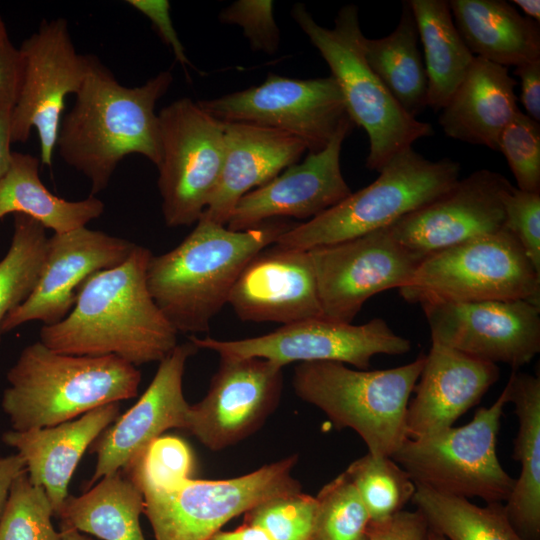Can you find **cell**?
Instances as JSON below:
<instances>
[{
    "label": "cell",
    "instance_id": "cell-17",
    "mask_svg": "<svg viewBox=\"0 0 540 540\" xmlns=\"http://www.w3.org/2000/svg\"><path fill=\"white\" fill-rule=\"evenodd\" d=\"M282 368L263 358L220 357L207 394L190 406L186 431L212 451L249 437L279 404Z\"/></svg>",
    "mask_w": 540,
    "mask_h": 540
},
{
    "label": "cell",
    "instance_id": "cell-25",
    "mask_svg": "<svg viewBox=\"0 0 540 540\" xmlns=\"http://www.w3.org/2000/svg\"><path fill=\"white\" fill-rule=\"evenodd\" d=\"M119 402L100 406L55 426L8 430L2 442L25 461L30 481L45 491L54 515L68 497V485L85 450L119 417Z\"/></svg>",
    "mask_w": 540,
    "mask_h": 540
},
{
    "label": "cell",
    "instance_id": "cell-24",
    "mask_svg": "<svg viewBox=\"0 0 540 540\" xmlns=\"http://www.w3.org/2000/svg\"><path fill=\"white\" fill-rule=\"evenodd\" d=\"M225 155L218 185L201 217L227 225L237 202L298 163L305 144L287 132L224 122Z\"/></svg>",
    "mask_w": 540,
    "mask_h": 540
},
{
    "label": "cell",
    "instance_id": "cell-33",
    "mask_svg": "<svg viewBox=\"0 0 540 540\" xmlns=\"http://www.w3.org/2000/svg\"><path fill=\"white\" fill-rule=\"evenodd\" d=\"M412 503L447 540H526L511 524L504 504L478 506L469 499L416 485Z\"/></svg>",
    "mask_w": 540,
    "mask_h": 540
},
{
    "label": "cell",
    "instance_id": "cell-43",
    "mask_svg": "<svg viewBox=\"0 0 540 540\" xmlns=\"http://www.w3.org/2000/svg\"><path fill=\"white\" fill-rule=\"evenodd\" d=\"M430 526L418 510H401L380 520L370 521L365 536L367 540H429Z\"/></svg>",
    "mask_w": 540,
    "mask_h": 540
},
{
    "label": "cell",
    "instance_id": "cell-36",
    "mask_svg": "<svg viewBox=\"0 0 540 540\" xmlns=\"http://www.w3.org/2000/svg\"><path fill=\"white\" fill-rule=\"evenodd\" d=\"M315 499L314 540H359L365 536L370 516L345 472L324 485Z\"/></svg>",
    "mask_w": 540,
    "mask_h": 540
},
{
    "label": "cell",
    "instance_id": "cell-1",
    "mask_svg": "<svg viewBox=\"0 0 540 540\" xmlns=\"http://www.w3.org/2000/svg\"><path fill=\"white\" fill-rule=\"evenodd\" d=\"M152 255L135 245L121 264L88 276L69 314L43 325L40 342L57 353L114 355L136 367L163 360L178 345V332L148 290Z\"/></svg>",
    "mask_w": 540,
    "mask_h": 540
},
{
    "label": "cell",
    "instance_id": "cell-5",
    "mask_svg": "<svg viewBox=\"0 0 540 540\" xmlns=\"http://www.w3.org/2000/svg\"><path fill=\"white\" fill-rule=\"evenodd\" d=\"M291 15L329 66L349 117L365 130L368 169L379 172L414 142L433 135L432 126L405 112L367 63L356 5L343 6L331 28L318 24L301 3L293 6Z\"/></svg>",
    "mask_w": 540,
    "mask_h": 540
},
{
    "label": "cell",
    "instance_id": "cell-21",
    "mask_svg": "<svg viewBox=\"0 0 540 540\" xmlns=\"http://www.w3.org/2000/svg\"><path fill=\"white\" fill-rule=\"evenodd\" d=\"M198 348L178 344L163 360L140 399L93 445L96 467L89 485L125 469L146 447L169 429H187L190 404L183 393L187 360Z\"/></svg>",
    "mask_w": 540,
    "mask_h": 540
},
{
    "label": "cell",
    "instance_id": "cell-8",
    "mask_svg": "<svg viewBox=\"0 0 540 540\" xmlns=\"http://www.w3.org/2000/svg\"><path fill=\"white\" fill-rule=\"evenodd\" d=\"M398 290L420 305L525 300L540 307V273L505 229L425 256Z\"/></svg>",
    "mask_w": 540,
    "mask_h": 540
},
{
    "label": "cell",
    "instance_id": "cell-45",
    "mask_svg": "<svg viewBox=\"0 0 540 540\" xmlns=\"http://www.w3.org/2000/svg\"><path fill=\"white\" fill-rule=\"evenodd\" d=\"M21 74L19 50L10 41L0 44V109L13 108Z\"/></svg>",
    "mask_w": 540,
    "mask_h": 540
},
{
    "label": "cell",
    "instance_id": "cell-28",
    "mask_svg": "<svg viewBox=\"0 0 540 540\" xmlns=\"http://www.w3.org/2000/svg\"><path fill=\"white\" fill-rule=\"evenodd\" d=\"M508 402L515 407L518 431L513 458L520 475L506 500L507 516L526 540L540 539V378L512 370L506 384Z\"/></svg>",
    "mask_w": 540,
    "mask_h": 540
},
{
    "label": "cell",
    "instance_id": "cell-34",
    "mask_svg": "<svg viewBox=\"0 0 540 540\" xmlns=\"http://www.w3.org/2000/svg\"><path fill=\"white\" fill-rule=\"evenodd\" d=\"M14 232L0 260V342L5 317L34 290L45 260L46 228L24 214H14Z\"/></svg>",
    "mask_w": 540,
    "mask_h": 540
},
{
    "label": "cell",
    "instance_id": "cell-41",
    "mask_svg": "<svg viewBox=\"0 0 540 540\" xmlns=\"http://www.w3.org/2000/svg\"><path fill=\"white\" fill-rule=\"evenodd\" d=\"M504 226L540 273V193L513 185L504 196Z\"/></svg>",
    "mask_w": 540,
    "mask_h": 540
},
{
    "label": "cell",
    "instance_id": "cell-32",
    "mask_svg": "<svg viewBox=\"0 0 540 540\" xmlns=\"http://www.w3.org/2000/svg\"><path fill=\"white\" fill-rule=\"evenodd\" d=\"M417 25L408 1L402 4L395 29L388 35L364 38V56L402 109L417 118L427 107L428 80Z\"/></svg>",
    "mask_w": 540,
    "mask_h": 540
},
{
    "label": "cell",
    "instance_id": "cell-54",
    "mask_svg": "<svg viewBox=\"0 0 540 540\" xmlns=\"http://www.w3.org/2000/svg\"><path fill=\"white\" fill-rule=\"evenodd\" d=\"M359 540H367L366 536H363L361 539Z\"/></svg>",
    "mask_w": 540,
    "mask_h": 540
},
{
    "label": "cell",
    "instance_id": "cell-23",
    "mask_svg": "<svg viewBox=\"0 0 540 540\" xmlns=\"http://www.w3.org/2000/svg\"><path fill=\"white\" fill-rule=\"evenodd\" d=\"M499 375L497 364L432 343L407 406V438L421 439L452 427Z\"/></svg>",
    "mask_w": 540,
    "mask_h": 540
},
{
    "label": "cell",
    "instance_id": "cell-48",
    "mask_svg": "<svg viewBox=\"0 0 540 540\" xmlns=\"http://www.w3.org/2000/svg\"><path fill=\"white\" fill-rule=\"evenodd\" d=\"M12 108L0 109V180L7 172L11 159L10 114Z\"/></svg>",
    "mask_w": 540,
    "mask_h": 540
},
{
    "label": "cell",
    "instance_id": "cell-38",
    "mask_svg": "<svg viewBox=\"0 0 540 540\" xmlns=\"http://www.w3.org/2000/svg\"><path fill=\"white\" fill-rule=\"evenodd\" d=\"M316 509L314 496L293 492L252 507L243 523L263 528L274 540H314Z\"/></svg>",
    "mask_w": 540,
    "mask_h": 540
},
{
    "label": "cell",
    "instance_id": "cell-53",
    "mask_svg": "<svg viewBox=\"0 0 540 540\" xmlns=\"http://www.w3.org/2000/svg\"><path fill=\"white\" fill-rule=\"evenodd\" d=\"M429 540H447L443 535L430 528Z\"/></svg>",
    "mask_w": 540,
    "mask_h": 540
},
{
    "label": "cell",
    "instance_id": "cell-6",
    "mask_svg": "<svg viewBox=\"0 0 540 540\" xmlns=\"http://www.w3.org/2000/svg\"><path fill=\"white\" fill-rule=\"evenodd\" d=\"M424 362L421 354L405 365L373 371L340 362H303L294 368L292 386L338 429L355 431L369 453L391 457L407 439V406Z\"/></svg>",
    "mask_w": 540,
    "mask_h": 540
},
{
    "label": "cell",
    "instance_id": "cell-27",
    "mask_svg": "<svg viewBox=\"0 0 540 540\" xmlns=\"http://www.w3.org/2000/svg\"><path fill=\"white\" fill-rule=\"evenodd\" d=\"M448 2L455 26L475 57L504 67L540 59L539 23L507 1Z\"/></svg>",
    "mask_w": 540,
    "mask_h": 540
},
{
    "label": "cell",
    "instance_id": "cell-49",
    "mask_svg": "<svg viewBox=\"0 0 540 540\" xmlns=\"http://www.w3.org/2000/svg\"><path fill=\"white\" fill-rule=\"evenodd\" d=\"M209 540H274L263 528L243 523L232 531L216 532Z\"/></svg>",
    "mask_w": 540,
    "mask_h": 540
},
{
    "label": "cell",
    "instance_id": "cell-51",
    "mask_svg": "<svg viewBox=\"0 0 540 540\" xmlns=\"http://www.w3.org/2000/svg\"><path fill=\"white\" fill-rule=\"evenodd\" d=\"M61 540H91L81 532L67 527H61Z\"/></svg>",
    "mask_w": 540,
    "mask_h": 540
},
{
    "label": "cell",
    "instance_id": "cell-37",
    "mask_svg": "<svg viewBox=\"0 0 540 540\" xmlns=\"http://www.w3.org/2000/svg\"><path fill=\"white\" fill-rule=\"evenodd\" d=\"M51 503L27 473L13 482L0 516V540H61L52 524Z\"/></svg>",
    "mask_w": 540,
    "mask_h": 540
},
{
    "label": "cell",
    "instance_id": "cell-42",
    "mask_svg": "<svg viewBox=\"0 0 540 540\" xmlns=\"http://www.w3.org/2000/svg\"><path fill=\"white\" fill-rule=\"evenodd\" d=\"M273 7L271 0H239L219 13V21L240 26L253 51L274 54L280 33Z\"/></svg>",
    "mask_w": 540,
    "mask_h": 540
},
{
    "label": "cell",
    "instance_id": "cell-3",
    "mask_svg": "<svg viewBox=\"0 0 540 540\" xmlns=\"http://www.w3.org/2000/svg\"><path fill=\"white\" fill-rule=\"evenodd\" d=\"M172 250L152 255L148 290L179 333L207 332L247 263L293 225L269 220L235 231L204 217Z\"/></svg>",
    "mask_w": 540,
    "mask_h": 540
},
{
    "label": "cell",
    "instance_id": "cell-44",
    "mask_svg": "<svg viewBox=\"0 0 540 540\" xmlns=\"http://www.w3.org/2000/svg\"><path fill=\"white\" fill-rule=\"evenodd\" d=\"M126 3L145 15L152 23L162 41L170 47L175 59L183 66H192L186 56L185 48L180 41L170 17V4L167 0H127Z\"/></svg>",
    "mask_w": 540,
    "mask_h": 540
},
{
    "label": "cell",
    "instance_id": "cell-39",
    "mask_svg": "<svg viewBox=\"0 0 540 540\" xmlns=\"http://www.w3.org/2000/svg\"><path fill=\"white\" fill-rule=\"evenodd\" d=\"M194 466L190 447L176 436L152 441L122 471L138 487L162 486L189 478Z\"/></svg>",
    "mask_w": 540,
    "mask_h": 540
},
{
    "label": "cell",
    "instance_id": "cell-7",
    "mask_svg": "<svg viewBox=\"0 0 540 540\" xmlns=\"http://www.w3.org/2000/svg\"><path fill=\"white\" fill-rule=\"evenodd\" d=\"M460 164L432 161L407 148L391 159L368 186L337 205L282 233L274 245L307 251L389 227L448 191L459 179Z\"/></svg>",
    "mask_w": 540,
    "mask_h": 540
},
{
    "label": "cell",
    "instance_id": "cell-47",
    "mask_svg": "<svg viewBox=\"0 0 540 540\" xmlns=\"http://www.w3.org/2000/svg\"><path fill=\"white\" fill-rule=\"evenodd\" d=\"M25 472V461L18 453L8 456L0 455V516L13 482Z\"/></svg>",
    "mask_w": 540,
    "mask_h": 540
},
{
    "label": "cell",
    "instance_id": "cell-18",
    "mask_svg": "<svg viewBox=\"0 0 540 540\" xmlns=\"http://www.w3.org/2000/svg\"><path fill=\"white\" fill-rule=\"evenodd\" d=\"M511 186L499 172L476 170L387 228L399 243L425 257L503 229V201Z\"/></svg>",
    "mask_w": 540,
    "mask_h": 540
},
{
    "label": "cell",
    "instance_id": "cell-22",
    "mask_svg": "<svg viewBox=\"0 0 540 540\" xmlns=\"http://www.w3.org/2000/svg\"><path fill=\"white\" fill-rule=\"evenodd\" d=\"M227 303L242 321L286 325L323 317L309 252L276 245L247 263Z\"/></svg>",
    "mask_w": 540,
    "mask_h": 540
},
{
    "label": "cell",
    "instance_id": "cell-20",
    "mask_svg": "<svg viewBox=\"0 0 540 540\" xmlns=\"http://www.w3.org/2000/svg\"><path fill=\"white\" fill-rule=\"evenodd\" d=\"M354 126L351 119L345 121L324 149L309 153L301 163L246 193L227 227L243 231L281 217L312 219L348 197L352 191L343 177L340 155Z\"/></svg>",
    "mask_w": 540,
    "mask_h": 540
},
{
    "label": "cell",
    "instance_id": "cell-12",
    "mask_svg": "<svg viewBox=\"0 0 540 540\" xmlns=\"http://www.w3.org/2000/svg\"><path fill=\"white\" fill-rule=\"evenodd\" d=\"M18 50L21 74L10 114L11 142H26L35 128L41 164L51 166L65 99L81 88L92 55L76 51L64 18L44 19Z\"/></svg>",
    "mask_w": 540,
    "mask_h": 540
},
{
    "label": "cell",
    "instance_id": "cell-52",
    "mask_svg": "<svg viewBox=\"0 0 540 540\" xmlns=\"http://www.w3.org/2000/svg\"><path fill=\"white\" fill-rule=\"evenodd\" d=\"M8 41L9 39H8L6 27H5L4 21L2 20L0 16V44L6 43Z\"/></svg>",
    "mask_w": 540,
    "mask_h": 540
},
{
    "label": "cell",
    "instance_id": "cell-16",
    "mask_svg": "<svg viewBox=\"0 0 540 540\" xmlns=\"http://www.w3.org/2000/svg\"><path fill=\"white\" fill-rule=\"evenodd\" d=\"M431 341L512 370L540 351V307L525 300L421 305Z\"/></svg>",
    "mask_w": 540,
    "mask_h": 540
},
{
    "label": "cell",
    "instance_id": "cell-14",
    "mask_svg": "<svg viewBox=\"0 0 540 540\" xmlns=\"http://www.w3.org/2000/svg\"><path fill=\"white\" fill-rule=\"evenodd\" d=\"M197 104L222 122L252 123L292 134L309 153L324 149L351 119L331 75L297 79L269 73L259 85Z\"/></svg>",
    "mask_w": 540,
    "mask_h": 540
},
{
    "label": "cell",
    "instance_id": "cell-4",
    "mask_svg": "<svg viewBox=\"0 0 540 540\" xmlns=\"http://www.w3.org/2000/svg\"><path fill=\"white\" fill-rule=\"evenodd\" d=\"M6 378L2 410L12 430L26 431L136 397L141 372L114 355L62 354L38 341L21 351Z\"/></svg>",
    "mask_w": 540,
    "mask_h": 540
},
{
    "label": "cell",
    "instance_id": "cell-50",
    "mask_svg": "<svg viewBox=\"0 0 540 540\" xmlns=\"http://www.w3.org/2000/svg\"><path fill=\"white\" fill-rule=\"evenodd\" d=\"M513 4L517 5L525 14V17L536 22H540V1L539 0H513Z\"/></svg>",
    "mask_w": 540,
    "mask_h": 540
},
{
    "label": "cell",
    "instance_id": "cell-10",
    "mask_svg": "<svg viewBox=\"0 0 540 540\" xmlns=\"http://www.w3.org/2000/svg\"><path fill=\"white\" fill-rule=\"evenodd\" d=\"M297 460L293 454L230 479L189 477L139 488L155 540H209L228 521L261 502L302 491L291 474Z\"/></svg>",
    "mask_w": 540,
    "mask_h": 540
},
{
    "label": "cell",
    "instance_id": "cell-31",
    "mask_svg": "<svg viewBox=\"0 0 540 540\" xmlns=\"http://www.w3.org/2000/svg\"><path fill=\"white\" fill-rule=\"evenodd\" d=\"M424 52L427 107L441 111L475 56L460 36L446 0H408Z\"/></svg>",
    "mask_w": 540,
    "mask_h": 540
},
{
    "label": "cell",
    "instance_id": "cell-29",
    "mask_svg": "<svg viewBox=\"0 0 540 540\" xmlns=\"http://www.w3.org/2000/svg\"><path fill=\"white\" fill-rule=\"evenodd\" d=\"M40 158L12 151L10 165L0 180V220L8 214H24L55 234L73 231L104 212L100 199L89 196L69 201L54 195L39 176Z\"/></svg>",
    "mask_w": 540,
    "mask_h": 540
},
{
    "label": "cell",
    "instance_id": "cell-19",
    "mask_svg": "<svg viewBox=\"0 0 540 540\" xmlns=\"http://www.w3.org/2000/svg\"><path fill=\"white\" fill-rule=\"evenodd\" d=\"M136 244L103 231L82 227L48 238L45 260L30 296L4 319L7 333L27 322L53 325L73 308L77 289L91 274L125 261Z\"/></svg>",
    "mask_w": 540,
    "mask_h": 540
},
{
    "label": "cell",
    "instance_id": "cell-26",
    "mask_svg": "<svg viewBox=\"0 0 540 540\" xmlns=\"http://www.w3.org/2000/svg\"><path fill=\"white\" fill-rule=\"evenodd\" d=\"M516 84L507 67L475 57L441 110L438 123L445 135L498 151L503 129L520 111Z\"/></svg>",
    "mask_w": 540,
    "mask_h": 540
},
{
    "label": "cell",
    "instance_id": "cell-30",
    "mask_svg": "<svg viewBox=\"0 0 540 540\" xmlns=\"http://www.w3.org/2000/svg\"><path fill=\"white\" fill-rule=\"evenodd\" d=\"M143 511L142 492L119 470L80 496L68 495L57 516L61 527L102 540H145L139 522Z\"/></svg>",
    "mask_w": 540,
    "mask_h": 540
},
{
    "label": "cell",
    "instance_id": "cell-15",
    "mask_svg": "<svg viewBox=\"0 0 540 540\" xmlns=\"http://www.w3.org/2000/svg\"><path fill=\"white\" fill-rule=\"evenodd\" d=\"M323 317L352 323L372 296L401 288L424 258L399 243L388 228L307 250Z\"/></svg>",
    "mask_w": 540,
    "mask_h": 540
},
{
    "label": "cell",
    "instance_id": "cell-40",
    "mask_svg": "<svg viewBox=\"0 0 540 540\" xmlns=\"http://www.w3.org/2000/svg\"><path fill=\"white\" fill-rule=\"evenodd\" d=\"M498 151L506 158L517 188L540 193V123L520 110L503 129Z\"/></svg>",
    "mask_w": 540,
    "mask_h": 540
},
{
    "label": "cell",
    "instance_id": "cell-2",
    "mask_svg": "<svg viewBox=\"0 0 540 540\" xmlns=\"http://www.w3.org/2000/svg\"><path fill=\"white\" fill-rule=\"evenodd\" d=\"M172 82L167 70L140 86L126 87L92 55L74 105L61 120L56 142L65 163L89 180L90 196L106 189L119 163L130 154L159 164L155 106Z\"/></svg>",
    "mask_w": 540,
    "mask_h": 540
},
{
    "label": "cell",
    "instance_id": "cell-35",
    "mask_svg": "<svg viewBox=\"0 0 540 540\" xmlns=\"http://www.w3.org/2000/svg\"><path fill=\"white\" fill-rule=\"evenodd\" d=\"M344 472L366 506L370 521H380L403 510L416 491L410 475L391 457L367 452Z\"/></svg>",
    "mask_w": 540,
    "mask_h": 540
},
{
    "label": "cell",
    "instance_id": "cell-9",
    "mask_svg": "<svg viewBox=\"0 0 540 540\" xmlns=\"http://www.w3.org/2000/svg\"><path fill=\"white\" fill-rule=\"evenodd\" d=\"M508 402L505 386L489 407L476 410L466 425L440 433L406 439L391 458L420 485L486 503L506 502L515 479L502 468L496 452L497 435Z\"/></svg>",
    "mask_w": 540,
    "mask_h": 540
},
{
    "label": "cell",
    "instance_id": "cell-11",
    "mask_svg": "<svg viewBox=\"0 0 540 540\" xmlns=\"http://www.w3.org/2000/svg\"><path fill=\"white\" fill-rule=\"evenodd\" d=\"M161 158L157 185L169 227L196 223L218 185L225 155L224 122L180 98L158 113Z\"/></svg>",
    "mask_w": 540,
    "mask_h": 540
},
{
    "label": "cell",
    "instance_id": "cell-13",
    "mask_svg": "<svg viewBox=\"0 0 540 540\" xmlns=\"http://www.w3.org/2000/svg\"><path fill=\"white\" fill-rule=\"evenodd\" d=\"M189 341L220 357H257L281 367L292 362L329 361L366 370L375 355H401L411 350L410 340L396 334L382 318L353 325L318 317L286 324L257 337L218 340L190 335Z\"/></svg>",
    "mask_w": 540,
    "mask_h": 540
},
{
    "label": "cell",
    "instance_id": "cell-46",
    "mask_svg": "<svg viewBox=\"0 0 540 540\" xmlns=\"http://www.w3.org/2000/svg\"><path fill=\"white\" fill-rule=\"evenodd\" d=\"M520 79V101L526 115L540 123V59L515 67Z\"/></svg>",
    "mask_w": 540,
    "mask_h": 540
}]
</instances>
